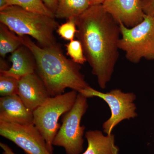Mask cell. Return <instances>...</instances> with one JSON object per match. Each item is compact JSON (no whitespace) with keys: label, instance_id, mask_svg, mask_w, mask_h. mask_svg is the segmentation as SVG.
Segmentation results:
<instances>
[{"label":"cell","instance_id":"22","mask_svg":"<svg viewBox=\"0 0 154 154\" xmlns=\"http://www.w3.org/2000/svg\"><path fill=\"white\" fill-rule=\"evenodd\" d=\"M0 146L3 150V154H16L12 149L5 143H0Z\"/></svg>","mask_w":154,"mask_h":154},{"label":"cell","instance_id":"9","mask_svg":"<svg viewBox=\"0 0 154 154\" xmlns=\"http://www.w3.org/2000/svg\"><path fill=\"white\" fill-rule=\"evenodd\" d=\"M102 5L116 22L132 28L143 20L141 0H105Z\"/></svg>","mask_w":154,"mask_h":154},{"label":"cell","instance_id":"2","mask_svg":"<svg viewBox=\"0 0 154 154\" xmlns=\"http://www.w3.org/2000/svg\"><path fill=\"white\" fill-rule=\"evenodd\" d=\"M22 36L23 45L30 50L35 58L36 74L42 80L51 96L64 94L67 88L81 94L90 87L80 71V65L67 58L59 45L39 47L28 36Z\"/></svg>","mask_w":154,"mask_h":154},{"label":"cell","instance_id":"16","mask_svg":"<svg viewBox=\"0 0 154 154\" xmlns=\"http://www.w3.org/2000/svg\"><path fill=\"white\" fill-rule=\"evenodd\" d=\"M13 5L19 6L30 12L55 18L54 14L48 8L42 0H8L7 7Z\"/></svg>","mask_w":154,"mask_h":154},{"label":"cell","instance_id":"13","mask_svg":"<svg viewBox=\"0 0 154 154\" xmlns=\"http://www.w3.org/2000/svg\"><path fill=\"white\" fill-rule=\"evenodd\" d=\"M85 137L88 147L82 154H119L113 134L105 136L101 131L90 130L85 133Z\"/></svg>","mask_w":154,"mask_h":154},{"label":"cell","instance_id":"24","mask_svg":"<svg viewBox=\"0 0 154 154\" xmlns=\"http://www.w3.org/2000/svg\"><path fill=\"white\" fill-rule=\"evenodd\" d=\"M8 0H0V10L7 7Z\"/></svg>","mask_w":154,"mask_h":154},{"label":"cell","instance_id":"15","mask_svg":"<svg viewBox=\"0 0 154 154\" xmlns=\"http://www.w3.org/2000/svg\"><path fill=\"white\" fill-rule=\"evenodd\" d=\"M23 45L22 36L16 35L2 23L0 24V55L3 58Z\"/></svg>","mask_w":154,"mask_h":154},{"label":"cell","instance_id":"5","mask_svg":"<svg viewBox=\"0 0 154 154\" xmlns=\"http://www.w3.org/2000/svg\"><path fill=\"white\" fill-rule=\"evenodd\" d=\"M119 25V48L124 51L127 59L134 63L142 59L154 60V17L145 15L143 20L132 28Z\"/></svg>","mask_w":154,"mask_h":154},{"label":"cell","instance_id":"12","mask_svg":"<svg viewBox=\"0 0 154 154\" xmlns=\"http://www.w3.org/2000/svg\"><path fill=\"white\" fill-rule=\"evenodd\" d=\"M10 60L12 66L7 70L0 71V75L14 77L19 80L36 72V63L34 56L24 45L11 53Z\"/></svg>","mask_w":154,"mask_h":154},{"label":"cell","instance_id":"7","mask_svg":"<svg viewBox=\"0 0 154 154\" xmlns=\"http://www.w3.org/2000/svg\"><path fill=\"white\" fill-rule=\"evenodd\" d=\"M80 94L87 98H101L110 107L111 116L102 125L103 132L106 134H112L113 128L122 121L137 116L134 103L136 96L132 92L125 93L120 89H116L104 93L90 86Z\"/></svg>","mask_w":154,"mask_h":154},{"label":"cell","instance_id":"14","mask_svg":"<svg viewBox=\"0 0 154 154\" xmlns=\"http://www.w3.org/2000/svg\"><path fill=\"white\" fill-rule=\"evenodd\" d=\"M90 6L89 0H57L54 17L67 19L76 18Z\"/></svg>","mask_w":154,"mask_h":154},{"label":"cell","instance_id":"17","mask_svg":"<svg viewBox=\"0 0 154 154\" xmlns=\"http://www.w3.org/2000/svg\"><path fill=\"white\" fill-rule=\"evenodd\" d=\"M19 80L14 77L0 75V95L5 97L18 95Z\"/></svg>","mask_w":154,"mask_h":154},{"label":"cell","instance_id":"1","mask_svg":"<svg viewBox=\"0 0 154 154\" xmlns=\"http://www.w3.org/2000/svg\"><path fill=\"white\" fill-rule=\"evenodd\" d=\"M75 21L76 35L82 45L87 61L99 87L105 89L119 57V24L102 5L90 6Z\"/></svg>","mask_w":154,"mask_h":154},{"label":"cell","instance_id":"18","mask_svg":"<svg viewBox=\"0 0 154 154\" xmlns=\"http://www.w3.org/2000/svg\"><path fill=\"white\" fill-rule=\"evenodd\" d=\"M66 46L68 55L75 63L82 65L87 61L82 45L79 40L74 39L70 41Z\"/></svg>","mask_w":154,"mask_h":154},{"label":"cell","instance_id":"10","mask_svg":"<svg viewBox=\"0 0 154 154\" xmlns=\"http://www.w3.org/2000/svg\"><path fill=\"white\" fill-rule=\"evenodd\" d=\"M18 95L33 112L51 96L42 80L35 72L19 80Z\"/></svg>","mask_w":154,"mask_h":154},{"label":"cell","instance_id":"20","mask_svg":"<svg viewBox=\"0 0 154 154\" xmlns=\"http://www.w3.org/2000/svg\"><path fill=\"white\" fill-rule=\"evenodd\" d=\"M144 14L154 17V0H141Z\"/></svg>","mask_w":154,"mask_h":154},{"label":"cell","instance_id":"8","mask_svg":"<svg viewBox=\"0 0 154 154\" xmlns=\"http://www.w3.org/2000/svg\"><path fill=\"white\" fill-rule=\"evenodd\" d=\"M0 135L13 142L26 154H53L33 123L20 125L0 121Z\"/></svg>","mask_w":154,"mask_h":154},{"label":"cell","instance_id":"6","mask_svg":"<svg viewBox=\"0 0 154 154\" xmlns=\"http://www.w3.org/2000/svg\"><path fill=\"white\" fill-rule=\"evenodd\" d=\"M88 99L78 93L74 106L62 116V123L53 145L63 148L66 154H81L84 150L83 137L85 126L81 125V123L88 110Z\"/></svg>","mask_w":154,"mask_h":154},{"label":"cell","instance_id":"21","mask_svg":"<svg viewBox=\"0 0 154 154\" xmlns=\"http://www.w3.org/2000/svg\"><path fill=\"white\" fill-rule=\"evenodd\" d=\"M45 5L54 14L55 13L57 0H42Z\"/></svg>","mask_w":154,"mask_h":154},{"label":"cell","instance_id":"19","mask_svg":"<svg viewBox=\"0 0 154 154\" xmlns=\"http://www.w3.org/2000/svg\"><path fill=\"white\" fill-rule=\"evenodd\" d=\"M57 30L59 35L63 39L70 41L74 40L77 31L75 18L67 19V21L59 26Z\"/></svg>","mask_w":154,"mask_h":154},{"label":"cell","instance_id":"4","mask_svg":"<svg viewBox=\"0 0 154 154\" xmlns=\"http://www.w3.org/2000/svg\"><path fill=\"white\" fill-rule=\"evenodd\" d=\"M78 93L72 90L58 96H50L33 111V124L43 137L48 151L53 154V142L60 125L61 116L74 105Z\"/></svg>","mask_w":154,"mask_h":154},{"label":"cell","instance_id":"23","mask_svg":"<svg viewBox=\"0 0 154 154\" xmlns=\"http://www.w3.org/2000/svg\"><path fill=\"white\" fill-rule=\"evenodd\" d=\"M105 0H89L91 6L102 5Z\"/></svg>","mask_w":154,"mask_h":154},{"label":"cell","instance_id":"3","mask_svg":"<svg viewBox=\"0 0 154 154\" xmlns=\"http://www.w3.org/2000/svg\"><path fill=\"white\" fill-rule=\"evenodd\" d=\"M0 22L19 36L35 38L42 47L59 46L54 31L59 25L54 17L9 6L0 10Z\"/></svg>","mask_w":154,"mask_h":154},{"label":"cell","instance_id":"11","mask_svg":"<svg viewBox=\"0 0 154 154\" xmlns=\"http://www.w3.org/2000/svg\"><path fill=\"white\" fill-rule=\"evenodd\" d=\"M33 111L26 107L18 95L0 98V121L14 124L33 123Z\"/></svg>","mask_w":154,"mask_h":154}]
</instances>
